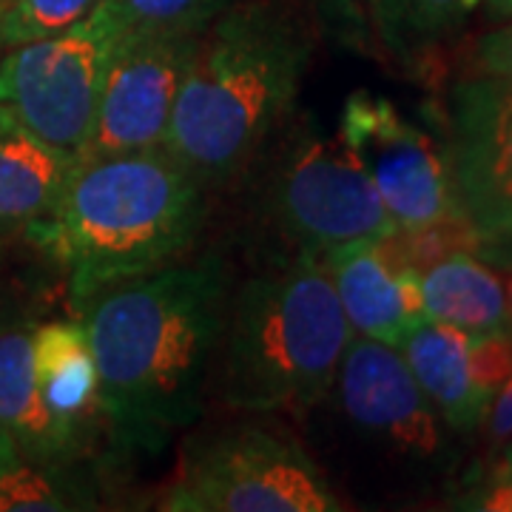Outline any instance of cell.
I'll list each match as a JSON object with an SVG mask.
<instances>
[{
  "instance_id": "1",
  "label": "cell",
  "mask_w": 512,
  "mask_h": 512,
  "mask_svg": "<svg viewBox=\"0 0 512 512\" xmlns=\"http://www.w3.org/2000/svg\"><path fill=\"white\" fill-rule=\"evenodd\" d=\"M231 288L228 256L205 251L114 285L74 313L97 365L111 476L200 424Z\"/></svg>"
},
{
  "instance_id": "2",
  "label": "cell",
  "mask_w": 512,
  "mask_h": 512,
  "mask_svg": "<svg viewBox=\"0 0 512 512\" xmlns=\"http://www.w3.org/2000/svg\"><path fill=\"white\" fill-rule=\"evenodd\" d=\"M316 29L308 0H237L200 32L163 148L211 194L234 191L296 114Z\"/></svg>"
},
{
  "instance_id": "3",
  "label": "cell",
  "mask_w": 512,
  "mask_h": 512,
  "mask_svg": "<svg viewBox=\"0 0 512 512\" xmlns=\"http://www.w3.org/2000/svg\"><path fill=\"white\" fill-rule=\"evenodd\" d=\"M214 194L163 146L77 157L52 211L23 242L60 279L69 313L128 279L191 256Z\"/></svg>"
},
{
  "instance_id": "4",
  "label": "cell",
  "mask_w": 512,
  "mask_h": 512,
  "mask_svg": "<svg viewBox=\"0 0 512 512\" xmlns=\"http://www.w3.org/2000/svg\"><path fill=\"white\" fill-rule=\"evenodd\" d=\"M353 336L322 259H262L231 288L211 399L225 413L302 424L325 399Z\"/></svg>"
},
{
  "instance_id": "5",
  "label": "cell",
  "mask_w": 512,
  "mask_h": 512,
  "mask_svg": "<svg viewBox=\"0 0 512 512\" xmlns=\"http://www.w3.org/2000/svg\"><path fill=\"white\" fill-rule=\"evenodd\" d=\"M262 259H325L353 242L387 237L396 222L336 134L299 111L259 154L242 183Z\"/></svg>"
},
{
  "instance_id": "6",
  "label": "cell",
  "mask_w": 512,
  "mask_h": 512,
  "mask_svg": "<svg viewBox=\"0 0 512 512\" xmlns=\"http://www.w3.org/2000/svg\"><path fill=\"white\" fill-rule=\"evenodd\" d=\"M348 507L291 419L234 413L183 433L157 498L165 512H342Z\"/></svg>"
},
{
  "instance_id": "7",
  "label": "cell",
  "mask_w": 512,
  "mask_h": 512,
  "mask_svg": "<svg viewBox=\"0 0 512 512\" xmlns=\"http://www.w3.org/2000/svg\"><path fill=\"white\" fill-rule=\"evenodd\" d=\"M316 458L348 444L404 464L444 456V421L424 396L402 350L353 336L325 399L305 416Z\"/></svg>"
},
{
  "instance_id": "8",
  "label": "cell",
  "mask_w": 512,
  "mask_h": 512,
  "mask_svg": "<svg viewBox=\"0 0 512 512\" xmlns=\"http://www.w3.org/2000/svg\"><path fill=\"white\" fill-rule=\"evenodd\" d=\"M126 29L103 3L74 26L0 55V106L43 143L80 157L92 137L103 74Z\"/></svg>"
},
{
  "instance_id": "9",
  "label": "cell",
  "mask_w": 512,
  "mask_h": 512,
  "mask_svg": "<svg viewBox=\"0 0 512 512\" xmlns=\"http://www.w3.org/2000/svg\"><path fill=\"white\" fill-rule=\"evenodd\" d=\"M441 151L456 214L481 256L501 265L512 245V80L461 74L447 92Z\"/></svg>"
},
{
  "instance_id": "10",
  "label": "cell",
  "mask_w": 512,
  "mask_h": 512,
  "mask_svg": "<svg viewBox=\"0 0 512 512\" xmlns=\"http://www.w3.org/2000/svg\"><path fill=\"white\" fill-rule=\"evenodd\" d=\"M336 137L379 191L396 228H416L456 211L444 151L390 97L370 89L350 92Z\"/></svg>"
},
{
  "instance_id": "11",
  "label": "cell",
  "mask_w": 512,
  "mask_h": 512,
  "mask_svg": "<svg viewBox=\"0 0 512 512\" xmlns=\"http://www.w3.org/2000/svg\"><path fill=\"white\" fill-rule=\"evenodd\" d=\"M197 37L185 32H126L114 43L92 137L80 157L163 146Z\"/></svg>"
},
{
  "instance_id": "12",
  "label": "cell",
  "mask_w": 512,
  "mask_h": 512,
  "mask_svg": "<svg viewBox=\"0 0 512 512\" xmlns=\"http://www.w3.org/2000/svg\"><path fill=\"white\" fill-rule=\"evenodd\" d=\"M32 359L40 402L83 456L106 467V424L92 345L77 316L40 319L32 330Z\"/></svg>"
},
{
  "instance_id": "13",
  "label": "cell",
  "mask_w": 512,
  "mask_h": 512,
  "mask_svg": "<svg viewBox=\"0 0 512 512\" xmlns=\"http://www.w3.org/2000/svg\"><path fill=\"white\" fill-rule=\"evenodd\" d=\"M356 336L402 348L424 322L419 276L399 274L376 242H353L322 259Z\"/></svg>"
},
{
  "instance_id": "14",
  "label": "cell",
  "mask_w": 512,
  "mask_h": 512,
  "mask_svg": "<svg viewBox=\"0 0 512 512\" xmlns=\"http://www.w3.org/2000/svg\"><path fill=\"white\" fill-rule=\"evenodd\" d=\"M77 157L43 143L0 106V248L23 242L60 197Z\"/></svg>"
},
{
  "instance_id": "15",
  "label": "cell",
  "mask_w": 512,
  "mask_h": 512,
  "mask_svg": "<svg viewBox=\"0 0 512 512\" xmlns=\"http://www.w3.org/2000/svg\"><path fill=\"white\" fill-rule=\"evenodd\" d=\"M35 325L37 322H18L0 330V430L15 441L20 458L26 461L94 464L77 450V444L60 430L40 402L32 359Z\"/></svg>"
},
{
  "instance_id": "16",
  "label": "cell",
  "mask_w": 512,
  "mask_h": 512,
  "mask_svg": "<svg viewBox=\"0 0 512 512\" xmlns=\"http://www.w3.org/2000/svg\"><path fill=\"white\" fill-rule=\"evenodd\" d=\"M399 350L441 421L456 433H476L490 399L470 370V333L424 319Z\"/></svg>"
},
{
  "instance_id": "17",
  "label": "cell",
  "mask_w": 512,
  "mask_h": 512,
  "mask_svg": "<svg viewBox=\"0 0 512 512\" xmlns=\"http://www.w3.org/2000/svg\"><path fill=\"white\" fill-rule=\"evenodd\" d=\"M424 319L444 322L470 336L512 328L501 276L476 254H458L419 276Z\"/></svg>"
},
{
  "instance_id": "18",
  "label": "cell",
  "mask_w": 512,
  "mask_h": 512,
  "mask_svg": "<svg viewBox=\"0 0 512 512\" xmlns=\"http://www.w3.org/2000/svg\"><path fill=\"white\" fill-rule=\"evenodd\" d=\"M109 481L97 464H35L18 458L0 473V512L103 510Z\"/></svg>"
},
{
  "instance_id": "19",
  "label": "cell",
  "mask_w": 512,
  "mask_h": 512,
  "mask_svg": "<svg viewBox=\"0 0 512 512\" xmlns=\"http://www.w3.org/2000/svg\"><path fill=\"white\" fill-rule=\"evenodd\" d=\"M481 0H390L396 66L424 72L441 43L456 37Z\"/></svg>"
},
{
  "instance_id": "20",
  "label": "cell",
  "mask_w": 512,
  "mask_h": 512,
  "mask_svg": "<svg viewBox=\"0 0 512 512\" xmlns=\"http://www.w3.org/2000/svg\"><path fill=\"white\" fill-rule=\"evenodd\" d=\"M379 251L399 274L421 276L450 256H481V239L473 225L453 211L441 220L424 222L416 228H393L387 237L379 239Z\"/></svg>"
},
{
  "instance_id": "21",
  "label": "cell",
  "mask_w": 512,
  "mask_h": 512,
  "mask_svg": "<svg viewBox=\"0 0 512 512\" xmlns=\"http://www.w3.org/2000/svg\"><path fill=\"white\" fill-rule=\"evenodd\" d=\"M322 35L356 55L396 66L390 0H308Z\"/></svg>"
},
{
  "instance_id": "22",
  "label": "cell",
  "mask_w": 512,
  "mask_h": 512,
  "mask_svg": "<svg viewBox=\"0 0 512 512\" xmlns=\"http://www.w3.org/2000/svg\"><path fill=\"white\" fill-rule=\"evenodd\" d=\"M126 32L200 35L237 0H100Z\"/></svg>"
},
{
  "instance_id": "23",
  "label": "cell",
  "mask_w": 512,
  "mask_h": 512,
  "mask_svg": "<svg viewBox=\"0 0 512 512\" xmlns=\"http://www.w3.org/2000/svg\"><path fill=\"white\" fill-rule=\"evenodd\" d=\"M97 3L100 0H0V52L69 29Z\"/></svg>"
},
{
  "instance_id": "24",
  "label": "cell",
  "mask_w": 512,
  "mask_h": 512,
  "mask_svg": "<svg viewBox=\"0 0 512 512\" xmlns=\"http://www.w3.org/2000/svg\"><path fill=\"white\" fill-rule=\"evenodd\" d=\"M12 245L0 248V330L18 322H40L43 311L63 293V279L49 262L40 268H18L6 259Z\"/></svg>"
},
{
  "instance_id": "25",
  "label": "cell",
  "mask_w": 512,
  "mask_h": 512,
  "mask_svg": "<svg viewBox=\"0 0 512 512\" xmlns=\"http://www.w3.org/2000/svg\"><path fill=\"white\" fill-rule=\"evenodd\" d=\"M464 74L512 80V18L498 20L470 43Z\"/></svg>"
},
{
  "instance_id": "26",
  "label": "cell",
  "mask_w": 512,
  "mask_h": 512,
  "mask_svg": "<svg viewBox=\"0 0 512 512\" xmlns=\"http://www.w3.org/2000/svg\"><path fill=\"white\" fill-rule=\"evenodd\" d=\"M478 430L484 436L487 450H498V447H510L512 444V373L510 379L498 387V393L487 407Z\"/></svg>"
},
{
  "instance_id": "27",
  "label": "cell",
  "mask_w": 512,
  "mask_h": 512,
  "mask_svg": "<svg viewBox=\"0 0 512 512\" xmlns=\"http://www.w3.org/2000/svg\"><path fill=\"white\" fill-rule=\"evenodd\" d=\"M481 3H484L487 18L493 20V23L512 18V0H481Z\"/></svg>"
},
{
  "instance_id": "28",
  "label": "cell",
  "mask_w": 512,
  "mask_h": 512,
  "mask_svg": "<svg viewBox=\"0 0 512 512\" xmlns=\"http://www.w3.org/2000/svg\"><path fill=\"white\" fill-rule=\"evenodd\" d=\"M18 458H20V453H18V447H15V441L9 439V436L0 430V473H3L6 467H12Z\"/></svg>"
},
{
  "instance_id": "29",
  "label": "cell",
  "mask_w": 512,
  "mask_h": 512,
  "mask_svg": "<svg viewBox=\"0 0 512 512\" xmlns=\"http://www.w3.org/2000/svg\"><path fill=\"white\" fill-rule=\"evenodd\" d=\"M504 288H507V302H510V311H512V265H510V282H507Z\"/></svg>"
},
{
  "instance_id": "30",
  "label": "cell",
  "mask_w": 512,
  "mask_h": 512,
  "mask_svg": "<svg viewBox=\"0 0 512 512\" xmlns=\"http://www.w3.org/2000/svg\"><path fill=\"white\" fill-rule=\"evenodd\" d=\"M501 265H504V268H510L512 265V245L507 248V254H504V259H501Z\"/></svg>"
}]
</instances>
